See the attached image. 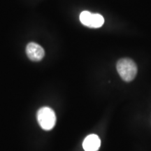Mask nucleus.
Here are the masks:
<instances>
[{"instance_id":"nucleus-1","label":"nucleus","mask_w":151,"mask_h":151,"mask_svg":"<svg viewBox=\"0 0 151 151\" xmlns=\"http://www.w3.org/2000/svg\"><path fill=\"white\" fill-rule=\"evenodd\" d=\"M117 71L122 80L126 82L133 81L137 73V66L133 60L129 58H122L116 65Z\"/></svg>"},{"instance_id":"nucleus-2","label":"nucleus","mask_w":151,"mask_h":151,"mask_svg":"<svg viewBox=\"0 0 151 151\" xmlns=\"http://www.w3.org/2000/svg\"><path fill=\"white\" fill-rule=\"evenodd\" d=\"M37 120L39 125L43 129H52L55 127L56 122V116L54 111L49 107H42L37 112Z\"/></svg>"},{"instance_id":"nucleus-3","label":"nucleus","mask_w":151,"mask_h":151,"mask_svg":"<svg viewBox=\"0 0 151 151\" xmlns=\"http://www.w3.org/2000/svg\"><path fill=\"white\" fill-rule=\"evenodd\" d=\"M81 23L90 28H99L104 23V18L99 14H92L88 11H84L80 14Z\"/></svg>"},{"instance_id":"nucleus-4","label":"nucleus","mask_w":151,"mask_h":151,"mask_svg":"<svg viewBox=\"0 0 151 151\" xmlns=\"http://www.w3.org/2000/svg\"><path fill=\"white\" fill-rule=\"evenodd\" d=\"M26 53L30 60L35 62L41 61L45 55L43 48L38 43L31 42L26 47Z\"/></svg>"},{"instance_id":"nucleus-5","label":"nucleus","mask_w":151,"mask_h":151,"mask_svg":"<svg viewBox=\"0 0 151 151\" xmlns=\"http://www.w3.org/2000/svg\"><path fill=\"white\" fill-rule=\"evenodd\" d=\"M101 146V140L96 134H90L84 139L83 148L85 151H98Z\"/></svg>"}]
</instances>
